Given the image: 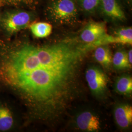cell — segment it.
Instances as JSON below:
<instances>
[{
  "label": "cell",
  "instance_id": "cell-14",
  "mask_svg": "<svg viewBox=\"0 0 132 132\" xmlns=\"http://www.w3.org/2000/svg\"><path fill=\"white\" fill-rule=\"evenodd\" d=\"M112 64L117 70H124L132 67L128 61L127 53L123 50L118 51L115 53L113 56Z\"/></svg>",
  "mask_w": 132,
  "mask_h": 132
},
{
  "label": "cell",
  "instance_id": "cell-13",
  "mask_svg": "<svg viewBox=\"0 0 132 132\" xmlns=\"http://www.w3.org/2000/svg\"><path fill=\"white\" fill-rule=\"evenodd\" d=\"M13 124V118L10 109L4 105H0V131H8Z\"/></svg>",
  "mask_w": 132,
  "mask_h": 132
},
{
  "label": "cell",
  "instance_id": "cell-6",
  "mask_svg": "<svg viewBox=\"0 0 132 132\" xmlns=\"http://www.w3.org/2000/svg\"><path fill=\"white\" fill-rule=\"evenodd\" d=\"M76 124L78 128L87 132H96L100 129L99 118L90 112H84L76 118Z\"/></svg>",
  "mask_w": 132,
  "mask_h": 132
},
{
  "label": "cell",
  "instance_id": "cell-2",
  "mask_svg": "<svg viewBox=\"0 0 132 132\" xmlns=\"http://www.w3.org/2000/svg\"><path fill=\"white\" fill-rule=\"evenodd\" d=\"M52 18L60 22H67L76 19L78 11L72 0H57L50 7Z\"/></svg>",
  "mask_w": 132,
  "mask_h": 132
},
{
  "label": "cell",
  "instance_id": "cell-4",
  "mask_svg": "<svg viewBox=\"0 0 132 132\" xmlns=\"http://www.w3.org/2000/svg\"><path fill=\"white\" fill-rule=\"evenodd\" d=\"M30 15L24 11L10 13L5 16L2 24L5 30L10 34L16 33L27 28L30 22Z\"/></svg>",
  "mask_w": 132,
  "mask_h": 132
},
{
  "label": "cell",
  "instance_id": "cell-1",
  "mask_svg": "<svg viewBox=\"0 0 132 132\" xmlns=\"http://www.w3.org/2000/svg\"><path fill=\"white\" fill-rule=\"evenodd\" d=\"M85 52L69 43L25 44L0 55V81L36 111H52L68 93Z\"/></svg>",
  "mask_w": 132,
  "mask_h": 132
},
{
  "label": "cell",
  "instance_id": "cell-3",
  "mask_svg": "<svg viewBox=\"0 0 132 132\" xmlns=\"http://www.w3.org/2000/svg\"><path fill=\"white\" fill-rule=\"evenodd\" d=\"M86 79L92 92L95 95L103 94L108 83V76L101 69L93 67L86 71Z\"/></svg>",
  "mask_w": 132,
  "mask_h": 132
},
{
  "label": "cell",
  "instance_id": "cell-5",
  "mask_svg": "<svg viewBox=\"0 0 132 132\" xmlns=\"http://www.w3.org/2000/svg\"><path fill=\"white\" fill-rule=\"evenodd\" d=\"M107 30L103 23L91 22L83 29L80 34V38L83 42L96 45L101 44L106 37Z\"/></svg>",
  "mask_w": 132,
  "mask_h": 132
},
{
  "label": "cell",
  "instance_id": "cell-16",
  "mask_svg": "<svg viewBox=\"0 0 132 132\" xmlns=\"http://www.w3.org/2000/svg\"><path fill=\"white\" fill-rule=\"evenodd\" d=\"M28 0H0V5H4L5 4H15L21 2H24Z\"/></svg>",
  "mask_w": 132,
  "mask_h": 132
},
{
  "label": "cell",
  "instance_id": "cell-9",
  "mask_svg": "<svg viewBox=\"0 0 132 132\" xmlns=\"http://www.w3.org/2000/svg\"><path fill=\"white\" fill-rule=\"evenodd\" d=\"M95 60L105 68H109L112 64L113 56L109 47L106 46H100L94 52Z\"/></svg>",
  "mask_w": 132,
  "mask_h": 132
},
{
  "label": "cell",
  "instance_id": "cell-12",
  "mask_svg": "<svg viewBox=\"0 0 132 132\" xmlns=\"http://www.w3.org/2000/svg\"><path fill=\"white\" fill-rule=\"evenodd\" d=\"M115 88L116 91L120 94H131L132 92V77L122 76L119 77L116 80Z\"/></svg>",
  "mask_w": 132,
  "mask_h": 132
},
{
  "label": "cell",
  "instance_id": "cell-10",
  "mask_svg": "<svg viewBox=\"0 0 132 132\" xmlns=\"http://www.w3.org/2000/svg\"><path fill=\"white\" fill-rule=\"evenodd\" d=\"M120 43L132 45V28L131 27L119 29L114 36H111L110 43Z\"/></svg>",
  "mask_w": 132,
  "mask_h": 132
},
{
  "label": "cell",
  "instance_id": "cell-8",
  "mask_svg": "<svg viewBox=\"0 0 132 132\" xmlns=\"http://www.w3.org/2000/svg\"><path fill=\"white\" fill-rule=\"evenodd\" d=\"M116 121L121 128L130 127L132 123V107L129 104L119 105L114 112Z\"/></svg>",
  "mask_w": 132,
  "mask_h": 132
},
{
  "label": "cell",
  "instance_id": "cell-11",
  "mask_svg": "<svg viewBox=\"0 0 132 132\" xmlns=\"http://www.w3.org/2000/svg\"><path fill=\"white\" fill-rule=\"evenodd\" d=\"M30 29L33 35L37 38L48 36L52 32V26L46 22H38L30 26Z\"/></svg>",
  "mask_w": 132,
  "mask_h": 132
},
{
  "label": "cell",
  "instance_id": "cell-7",
  "mask_svg": "<svg viewBox=\"0 0 132 132\" xmlns=\"http://www.w3.org/2000/svg\"><path fill=\"white\" fill-rule=\"evenodd\" d=\"M100 5L105 15L114 20L122 21L125 15L117 0H100Z\"/></svg>",
  "mask_w": 132,
  "mask_h": 132
},
{
  "label": "cell",
  "instance_id": "cell-17",
  "mask_svg": "<svg viewBox=\"0 0 132 132\" xmlns=\"http://www.w3.org/2000/svg\"><path fill=\"white\" fill-rule=\"evenodd\" d=\"M128 59V61L129 62V64L131 66H132V49L130 50L127 53Z\"/></svg>",
  "mask_w": 132,
  "mask_h": 132
},
{
  "label": "cell",
  "instance_id": "cell-15",
  "mask_svg": "<svg viewBox=\"0 0 132 132\" xmlns=\"http://www.w3.org/2000/svg\"><path fill=\"white\" fill-rule=\"evenodd\" d=\"M82 9L89 13L94 12L97 9L100 0H78Z\"/></svg>",
  "mask_w": 132,
  "mask_h": 132
}]
</instances>
